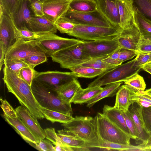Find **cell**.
<instances>
[{"instance_id":"6f0895ef","label":"cell","mask_w":151,"mask_h":151,"mask_svg":"<svg viewBox=\"0 0 151 151\" xmlns=\"http://www.w3.org/2000/svg\"><path fill=\"white\" fill-rule=\"evenodd\" d=\"M5 53L3 51L0 49V71H1L2 65L4 64V61L5 58Z\"/></svg>"},{"instance_id":"44dd1931","label":"cell","mask_w":151,"mask_h":151,"mask_svg":"<svg viewBox=\"0 0 151 151\" xmlns=\"http://www.w3.org/2000/svg\"><path fill=\"white\" fill-rule=\"evenodd\" d=\"M28 27L32 31L38 33L55 34L57 30L55 24L44 16L35 15L30 19Z\"/></svg>"},{"instance_id":"c3c4849f","label":"cell","mask_w":151,"mask_h":151,"mask_svg":"<svg viewBox=\"0 0 151 151\" xmlns=\"http://www.w3.org/2000/svg\"><path fill=\"white\" fill-rule=\"evenodd\" d=\"M150 54L149 52H139L136 58L134 64L135 66H142L147 64L149 60Z\"/></svg>"},{"instance_id":"f546056e","label":"cell","mask_w":151,"mask_h":151,"mask_svg":"<svg viewBox=\"0 0 151 151\" xmlns=\"http://www.w3.org/2000/svg\"><path fill=\"white\" fill-rule=\"evenodd\" d=\"M69 8L81 12H89L97 9L95 0H71Z\"/></svg>"},{"instance_id":"e7e4bbea","label":"cell","mask_w":151,"mask_h":151,"mask_svg":"<svg viewBox=\"0 0 151 151\" xmlns=\"http://www.w3.org/2000/svg\"><path fill=\"white\" fill-rule=\"evenodd\" d=\"M145 65H147L149 66L150 67H151V62H150L149 63H148L147 64H146Z\"/></svg>"},{"instance_id":"bcb514c9","label":"cell","mask_w":151,"mask_h":151,"mask_svg":"<svg viewBox=\"0 0 151 151\" xmlns=\"http://www.w3.org/2000/svg\"><path fill=\"white\" fill-rule=\"evenodd\" d=\"M30 7L35 15H44L43 3L42 0H29Z\"/></svg>"},{"instance_id":"8fae6325","label":"cell","mask_w":151,"mask_h":151,"mask_svg":"<svg viewBox=\"0 0 151 151\" xmlns=\"http://www.w3.org/2000/svg\"><path fill=\"white\" fill-rule=\"evenodd\" d=\"M86 52L91 59L108 57L121 47L117 38L107 40L84 41Z\"/></svg>"},{"instance_id":"816d5d0a","label":"cell","mask_w":151,"mask_h":151,"mask_svg":"<svg viewBox=\"0 0 151 151\" xmlns=\"http://www.w3.org/2000/svg\"><path fill=\"white\" fill-rule=\"evenodd\" d=\"M137 51L138 52H151V41L145 39L141 36Z\"/></svg>"},{"instance_id":"6125c7cd","label":"cell","mask_w":151,"mask_h":151,"mask_svg":"<svg viewBox=\"0 0 151 151\" xmlns=\"http://www.w3.org/2000/svg\"><path fill=\"white\" fill-rule=\"evenodd\" d=\"M150 52V59L148 61V62L147 64L151 62V52Z\"/></svg>"},{"instance_id":"2e32d148","label":"cell","mask_w":151,"mask_h":151,"mask_svg":"<svg viewBox=\"0 0 151 151\" xmlns=\"http://www.w3.org/2000/svg\"><path fill=\"white\" fill-rule=\"evenodd\" d=\"M141 37L140 34L135 23L128 28L122 29L117 37V40L122 48L137 51Z\"/></svg>"},{"instance_id":"74e56055","label":"cell","mask_w":151,"mask_h":151,"mask_svg":"<svg viewBox=\"0 0 151 151\" xmlns=\"http://www.w3.org/2000/svg\"><path fill=\"white\" fill-rule=\"evenodd\" d=\"M107 57L91 59L90 60L78 65L105 70H107L112 69L117 66L110 64L102 60L103 59Z\"/></svg>"},{"instance_id":"ac0fdd59","label":"cell","mask_w":151,"mask_h":151,"mask_svg":"<svg viewBox=\"0 0 151 151\" xmlns=\"http://www.w3.org/2000/svg\"><path fill=\"white\" fill-rule=\"evenodd\" d=\"M34 15L30 7L29 0H19L11 19L17 29L28 28L29 21Z\"/></svg>"},{"instance_id":"7dc6e473","label":"cell","mask_w":151,"mask_h":151,"mask_svg":"<svg viewBox=\"0 0 151 151\" xmlns=\"http://www.w3.org/2000/svg\"><path fill=\"white\" fill-rule=\"evenodd\" d=\"M1 106L3 110L4 115L12 118H16L18 117L17 112L9 103L5 99L3 100L1 98Z\"/></svg>"},{"instance_id":"ffe728a7","label":"cell","mask_w":151,"mask_h":151,"mask_svg":"<svg viewBox=\"0 0 151 151\" xmlns=\"http://www.w3.org/2000/svg\"><path fill=\"white\" fill-rule=\"evenodd\" d=\"M120 17V27L122 29L135 23L134 9L132 0H117Z\"/></svg>"},{"instance_id":"680465c9","label":"cell","mask_w":151,"mask_h":151,"mask_svg":"<svg viewBox=\"0 0 151 151\" xmlns=\"http://www.w3.org/2000/svg\"><path fill=\"white\" fill-rule=\"evenodd\" d=\"M121 49V47L119 48L115 52L109 56V57L112 58L116 60H118Z\"/></svg>"},{"instance_id":"7a4b0ae2","label":"cell","mask_w":151,"mask_h":151,"mask_svg":"<svg viewBox=\"0 0 151 151\" xmlns=\"http://www.w3.org/2000/svg\"><path fill=\"white\" fill-rule=\"evenodd\" d=\"M31 87L33 94L42 108L72 115L71 104L62 100L56 90L34 79Z\"/></svg>"},{"instance_id":"3957f363","label":"cell","mask_w":151,"mask_h":151,"mask_svg":"<svg viewBox=\"0 0 151 151\" xmlns=\"http://www.w3.org/2000/svg\"><path fill=\"white\" fill-rule=\"evenodd\" d=\"M67 129L87 142L86 149L90 151L98 144V131L96 116H76L70 122L62 124Z\"/></svg>"},{"instance_id":"b9f144b4","label":"cell","mask_w":151,"mask_h":151,"mask_svg":"<svg viewBox=\"0 0 151 151\" xmlns=\"http://www.w3.org/2000/svg\"><path fill=\"white\" fill-rule=\"evenodd\" d=\"M47 56L46 55L39 54L34 55L22 59L30 68L34 69L35 67L40 64L47 61Z\"/></svg>"},{"instance_id":"8992f818","label":"cell","mask_w":151,"mask_h":151,"mask_svg":"<svg viewBox=\"0 0 151 151\" xmlns=\"http://www.w3.org/2000/svg\"><path fill=\"white\" fill-rule=\"evenodd\" d=\"M50 57L61 68L69 69L91 59L85 51L83 42L58 51Z\"/></svg>"},{"instance_id":"d6986e66","label":"cell","mask_w":151,"mask_h":151,"mask_svg":"<svg viewBox=\"0 0 151 151\" xmlns=\"http://www.w3.org/2000/svg\"><path fill=\"white\" fill-rule=\"evenodd\" d=\"M129 111L134 123L137 131V141L142 142L146 141L149 136L143 118L142 107L136 102H133L130 106Z\"/></svg>"},{"instance_id":"1f68e13d","label":"cell","mask_w":151,"mask_h":151,"mask_svg":"<svg viewBox=\"0 0 151 151\" xmlns=\"http://www.w3.org/2000/svg\"><path fill=\"white\" fill-rule=\"evenodd\" d=\"M42 108L45 118L52 123L58 122L62 124H66L73 118L72 115Z\"/></svg>"},{"instance_id":"6da1fadb","label":"cell","mask_w":151,"mask_h":151,"mask_svg":"<svg viewBox=\"0 0 151 151\" xmlns=\"http://www.w3.org/2000/svg\"><path fill=\"white\" fill-rule=\"evenodd\" d=\"M3 73V80L8 92L12 93L21 105L26 108L35 118L39 119L45 118L42 108L35 98L31 86L5 66Z\"/></svg>"},{"instance_id":"60d3db41","label":"cell","mask_w":151,"mask_h":151,"mask_svg":"<svg viewBox=\"0 0 151 151\" xmlns=\"http://www.w3.org/2000/svg\"><path fill=\"white\" fill-rule=\"evenodd\" d=\"M19 1V0H0V6L2 8L4 13L12 19Z\"/></svg>"},{"instance_id":"52a82bcc","label":"cell","mask_w":151,"mask_h":151,"mask_svg":"<svg viewBox=\"0 0 151 151\" xmlns=\"http://www.w3.org/2000/svg\"><path fill=\"white\" fill-rule=\"evenodd\" d=\"M96 119L98 134L104 141L130 145V136L110 121L102 113L98 112Z\"/></svg>"},{"instance_id":"db71d44e","label":"cell","mask_w":151,"mask_h":151,"mask_svg":"<svg viewBox=\"0 0 151 151\" xmlns=\"http://www.w3.org/2000/svg\"><path fill=\"white\" fill-rule=\"evenodd\" d=\"M54 148L55 151H73L71 147L63 143L59 138L55 144Z\"/></svg>"},{"instance_id":"be15d7a7","label":"cell","mask_w":151,"mask_h":151,"mask_svg":"<svg viewBox=\"0 0 151 151\" xmlns=\"http://www.w3.org/2000/svg\"><path fill=\"white\" fill-rule=\"evenodd\" d=\"M145 91L147 92H149V93H151V88L146 90Z\"/></svg>"},{"instance_id":"5bb4252c","label":"cell","mask_w":151,"mask_h":151,"mask_svg":"<svg viewBox=\"0 0 151 151\" xmlns=\"http://www.w3.org/2000/svg\"><path fill=\"white\" fill-rule=\"evenodd\" d=\"M15 27L11 18L5 14L0 17V49L6 54L14 43Z\"/></svg>"},{"instance_id":"603a6c76","label":"cell","mask_w":151,"mask_h":151,"mask_svg":"<svg viewBox=\"0 0 151 151\" xmlns=\"http://www.w3.org/2000/svg\"><path fill=\"white\" fill-rule=\"evenodd\" d=\"M57 134L64 144L71 147L74 151H86L87 142L68 130L65 129L58 131Z\"/></svg>"},{"instance_id":"f907efd6","label":"cell","mask_w":151,"mask_h":151,"mask_svg":"<svg viewBox=\"0 0 151 151\" xmlns=\"http://www.w3.org/2000/svg\"><path fill=\"white\" fill-rule=\"evenodd\" d=\"M142 110L145 126L147 130L150 132H151V106L142 107Z\"/></svg>"},{"instance_id":"30bf717a","label":"cell","mask_w":151,"mask_h":151,"mask_svg":"<svg viewBox=\"0 0 151 151\" xmlns=\"http://www.w3.org/2000/svg\"><path fill=\"white\" fill-rule=\"evenodd\" d=\"M38 45L47 57L54 53L75 44L83 42V40L63 37L53 33H47L38 39Z\"/></svg>"},{"instance_id":"d6a6232c","label":"cell","mask_w":151,"mask_h":151,"mask_svg":"<svg viewBox=\"0 0 151 151\" xmlns=\"http://www.w3.org/2000/svg\"><path fill=\"white\" fill-rule=\"evenodd\" d=\"M134 18L135 23L141 36L151 35V22L135 9Z\"/></svg>"},{"instance_id":"4316f807","label":"cell","mask_w":151,"mask_h":151,"mask_svg":"<svg viewBox=\"0 0 151 151\" xmlns=\"http://www.w3.org/2000/svg\"><path fill=\"white\" fill-rule=\"evenodd\" d=\"M103 89V88L100 86L87 87L85 89L81 87L76 92L72 102L80 104L87 103L96 96Z\"/></svg>"},{"instance_id":"4fadbf2b","label":"cell","mask_w":151,"mask_h":151,"mask_svg":"<svg viewBox=\"0 0 151 151\" xmlns=\"http://www.w3.org/2000/svg\"><path fill=\"white\" fill-rule=\"evenodd\" d=\"M44 16L54 24L65 16L71 0H42Z\"/></svg>"},{"instance_id":"cb8c5ba5","label":"cell","mask_w":151,"mask_h":151,"mask_svg":"<svg viewBox=\"0 0 151 151\" xmlns=\"http://www.w3.org/2000/svg\"><path fill=\"white\" fill-rule=\"evenodd\" d=\"M3 116L6 121L12 126L16 132L29 144L36 143L39 142L18 116L16 118H12L3 115Z\"/></svg>"},{"instance_id":"83f0119b","label":"cell","mask_w":151,"mask_h":151,"mask_svg":"<svg viewBox=\"0 0 151 151\" xmlns=\"http://www.w3.org/2000/svg\"><path fill=\"white\" fill-rule=\"evenodd\" d=\"M98 144L95 150L118 151H142L139 145H124L105 141L98 136Z\"/></svg>"},{"instance_id":"f6af8a7d","label":"cell","mask_w":151,"mask_h":151,"mask_svg":"<svg viewBox=\"0 0 151 151\" xmlns=\"http://www.w3.org/2000/svg\"><path fill=\"white\" fill-rule=\"evenodd\" d=\"M51 142L47 139H41L38 142L31 143L30 145L39 151H55L54 147Z\"/></svg>"},{"instance_id":"e0dca14e","label":"cell","mask_w":151,"mask_h":151,"mask_svg":"<svg viewBox=\"0 0 151 151\" xmlns=\"http://www.w3.org/2000/svg\"><path fill=\"white\" fill-rule=\"evenodd\" d=\"M17 115L33 135L39 141L46 138L44 130L37 120L24 106H20L15 109Z\"/></svg>"},{"instance_id":"9c48e42d","label":"cell","mask_w":151,"mask_h":151,"mask_svg":"<svg viewBox=\"0 0 151 151\" xmlns=\"http://www.w3.org/2000/svg\"><path fill=\"white\" fill-rule=\"evenodd\" d=\"M63 17L75 24L104 27H115L97 9L91 12H81L69 8L65 15Z\"/></svg>"},{"instance_id":"ee69618b","label":"cell","mask_w":151,"mask_h":151,"mask_svg":"<svg viewBox=\"0 0 151 151\" xmlns=\"http://www.w3.org/2000/svg\"><path fill=\"white\" fill-rule=\"evenodd\" d=\"M123 112L126 125L129 130L131 138L137 140L138 134L137 131L132 117L129 110Z\"/></svg>"},{"instance_id":"484cf974","label":"cell","mask_w":151,"mask_h":151,"mask_svg":"<svg viewBox=\"0 0 151 151\" xmlns=\"http://www.w3.org/2000/svg\"><path fill=\"white\" fill-rule=\"evenodd\" d=\"M81 85L77 79H74L59 87L56 91L59 97L65 102L71 104L73 98Z\"/></svg>"},{"instance_id":"f5cc1de1","label":"cell","mask_w":151,"mask_h":151,"mask_svg":"<svg viewBox=\"0 0 151 151\" xmlns=\"http://www.w3.org/2000/svg\"><path fill=\"white\" fill-rule=\"evenodd\" d=\"M46 138L50 141L55 145L59 138L53 128H47L44 129Z\"/></svg>"},{"instance_id":"7bdbcfd3","label":"cell","mask_w":151,"mask_h":151,"mask_svg":"<svg viewBox=\"0 0 151 151\" xmlns=\"http://www.w3.org/2000/svg\"><path fill=\"white\" fill-rule=\"evenodd\" d=\"M37 71L29 66L22 68L18 75L19 76L31 86Z\"/></svg>"},{"instance_id":"d590c367","label":"cell","mask_w":151,"mask_h":151,"mask_svg":"<svg viewBox=\"0 0 151 151\" xmlns=\"http://www.w3.org/2000/svg\"><path fill=\"white\" fill-rule=\"evenodd\" d=\"M47 33H38L33 32L27 27L18 29L15 27L16 39H21L25 40L39 39L45 36Z\"/></svg>"},{"instance_id":"11a10c76","label":"cell","mask_w":151,"mask_h":151,"mask_svg":"<svg viewBox=\"0 0 151 151\" xmlns=\"http://www.w3.org/2000/svg\"><path fill=\"white\" fill-rule=\"evenodd\" d=\"M142 151L151 150V132H149V136L147 140L139 145Z\"/></svg>"},{"instance_id":"836d02e7","label":"cell","mask_w":151,"mask_h":151,"mask_svg":"<svg viewBox=\"0 0 151 151\" xmlns=\"http://www.w3.org/2000/svg\"><path fill=\"white\" fill-rule=\"evenodd\" d=\"M134 9L151 22V0H132Z\"/></svg>"},{"instance_id":"f35d334b","label":"cell","mask_w":151,"mask_h":151,"mask_svg":"<svg viewBox=\"0 0 151 151\" xmlns=\"http://www.w3.org/2000/svg\"><path fill=\"white\" fill-rule=\"evenodd\" d=\"M56 27L61 33L69 35L72 32L75 27V24L63 17L54 23Z\"/></svg>"},{"instance_id":"681fc988","label":"cell","mask_w":151,"mask_h":151,"mask_svg":"<svg viewBox=\"0 0 151 151\" xmlns=\"http://www.w3.org/2000/svg\"><path fill=\"white\" fill-rule=\"evenodd\" d=\"M138 53L137 51L121 48L118 60L123 63L132 59L137 56Z\"/></svg>"},{"instance_id":"ba28073f","label":"cell","mask_w":151,"mask_h":151,"mask_svg":"<svg viewBox=\"0 0 151 151\" xmlns=\"http://www.w3.org/2000/svg\"><path fill=\"white\" fill-rule=\"evenodd\" d=\"M38 42V39L27 41L17 39L6 52L4 59L22 60L34 55L45 54Z\"/></svg>"},{"instance_id":"d4e9b609","label":"cell","mask_w":151,"mask_h":151,"mask_svg":"<svg viewBox=\"0 0 151 151\" xmlns=\"http://www.w3.org/2000/svg\"><path fill=\"white\" fill-rule=\"evenodd\" d=\"M102 113L110 121L130 137V133L126 125L122 111L114 107L105 105L103 108Z\"/></svg>"},{"instance_id":"ab89813d","label":"cell","mask_w":151,"mask_h":151,"mask_svg":"<svg viewBox=\"0 0 151 151\" xmlns=\"http://www.w3.org/2000/svg\"><path fill=\"white\" fill-rule=\"evenodd\" d=\"M4 64L11 70L18 75L23 68L29 66L22 60L4 59Z\"/></svg>"},{"instance_id":"7402d4cb","label":"cell","mask_w":151,"mask_h":151,"mask_svg":"<svg viewBox=\"0 0 151 151\" xmlns=\"http://www.w3.org/2000/svg\"><path fill=\"white\" fill-rule=\"evenodd\" d=\"M134 91L125 84L120 86L116 92L115 102L113 107L122 112L127 111L133 103L131 101V96Z\"/></svg>"},{"instance_id":"94428289","label":"cell","mask_w":151,"mask_h":151,"mask_svg":"<svg viewBox=\"0 0 151 151\" xmlns=\"http://www.w3.org/2000/svg\"><path fill=\"white\" fill-rule=\"evenodd\" d=\"M141 36L145 39L151 41V35H145Z\"/></svg>"},{"instance_id":"9f6ffc18","label":"cell","mask_w":151,"mask_h":151,"mask_svg":"<svg viewBox=\"0 0 151 151\" xmlns=\"http://www.w3.org/2000/svg\"><path fill=\"white\" fill-rule=\"evenodd\" d=\"M102 60L110 64L115 66L121 65L122 63L119 60L112 58L109 56L103 59Z\"/></svg>"},{"instance_id":"277c9868","label":"cell","mask_w":151,"mask_h":151,"mask_svg":"<svg viewBox=\"0 0 151 151\" xmlns=\"http://www.w3.org/2000/svg\"><path fill=\"white\" fill-rule=\"evenodd\" d=\"M136 58L107 70L98 77L88 86V87L100 86L118 82H123L137 73L142 66H135Z\"/></svg>"},{"instance_id":"e575fe53","label":"cell","mask_w":151,"mask_h":151,"mask_svg":"<svg viewBox=\"0 0 151 151\" xmlns=\"http://www.w3.org/2000/svg\"><path fill=\"white\" fill-rule=\"evenodd\" d=\"M131 101L136 102L142 107L151 106V93L146 91H134L131 96Z\"/></svg>"},{"instance_id":"9a60e30c","label":"cell","mask_w":151,"mask_h":151,"mask_svg":"<svg viewBox=\"0 0 151 151\" xmlns=\"http://www.w3.org/2000/svg\"><path fill=\"white\" fill-rule=\"evenodd\" d=\"M95 1L97 9L101 14L113 26L120 28V17L117 0Z\"/></svg>"},{"instance_id":"5b68a950","label":"cell","mask_w":151,"mask_h":151,"mask_svg":"<svg viewBox=\"0 0 151 151\" xmlns=\"http://www.w3.org/2000/svg\"><path fill=\"white\" fill-rule=\"evenodd\" d=\"M122 30L120 28L75 24L69 35L86 41L111 40L117 38Z\"/></svg>"},{"instance_id":"91938a15","label":"cell","mask_w":151,"mask_h":151,"mask_svg":"<svg viewBox=\"0 0 151 151\" xmlns=\"http://www.w3.org/2000/svg\"><path fill=\"white\" fill-rule=\"evenodd\" d=\"M142 69L151 74V67L147 65H145L142 66Z\"/></svg>"},{"instance_id":"4dcf8cb0","label":"cell","mask_w":151,"mask_h":151,"mask_svg":"<svg viewBox=\"0 0 151 151\" xmlns=\"http://www.w3.org/2000/svg\"><path fill=\"white\" fill-rule=\"evenodd\" d=\"M79 78H93L107 71L91 67L78 65L70 69Z\"/></svg>"},{"instance_id":"8d00e7d4","label":"cell","mask_w":151,"mask_h":151,"mask_svg":"<svg viewBox=\"0 0 151 151\" xmlns=\"http://www.w3.org/2000/svg\"><path fill=\"white\" fill-rule=\"evenodd\" d=\"M124 82L135 91H144L146 88L143 78L138 73Z\"/></svg>"},{"instance_id":"7c38bea8","label":"cell","mask_w":151,"mask_h":151,"mask_svg":"<svg viewBox=\"0 0 151 151\" xmlns=\"http://www.w3.org/2000/svg\"><path fill=\"white\" fill-rule=\"evenodd\" d=\"M78 77L73 72L57 70L38 72L37 71L34 79L56 90L65 83Z\"/></svg>"},{"instance_id":"f1b7e54d","label":"cell","mask_w":151,"mask_h":151,"mask_svg":"<svg viewBox=\"0 0 151 151\" xmlns=\"http://www.w3.org/2000/svg\"><path fill=\"white\" fill-rule=\"evenodd\" d=\"M122 82H118L106 85L99 93L87 103L86 106L88 108H91L96 103L104 98L113 97L116 95Z\"/></svg>"}]
</instances>
